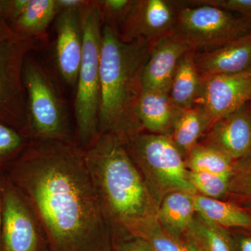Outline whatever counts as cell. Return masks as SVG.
Wrapping results in <instances>:
<instances>
[{
  "instance_id": "d6a6232c",
  "label": "cell",
  "mask_w": 251,
  "mask_h": 251,
  "mask_svg": "<svg viewBox=\"0 0 251 251\" xmlns=\"http://www.w3.org/2000/svg\"><path fill=\"white\" fill-rule=\"evenodd\" d=\"M1 202H0V251L1 250V223H2V208H1Z\"/></svg>"
},
{
  "instance_id": "cb8c5ba5",
  "label": "cell",
  "mask_w": 251,
  "mask_h": 251,
  "mask_svg": "<svg viewBox=\"0 0 251 251\" xmlns=\"http://www.w3.org/2000/svg\"><path fill=\"white\" fill-rule=\"evenodd\" d=\"M189 171L231 176L237 162L219 150L198 143L185 158Z\"/></svg>"
},
{
  "instance_id": "f1b7e54d",
  "label": "cell",
  "mask_w": 251,
  "mask_h": 251,
  "mask_svg": "<svg viewBox=\"0 0 251 251\" xmlns=\"http://www.w3.org/2000/svg\"><path fill=\"white\" fill-rule=\"evenodd\" d=\"M115 251H153L139 238L130 235L122 229H114Z\"/></svg>"
},
{
  "instance_id": "30bf717a",
  "label": "cell",
  "mask_w": 251,
  "mask_h": 251,
  "mask_svg": "<svg viewBox=\"0 0 251 251\" xmlns=\"http://www.w3.org/2000/svg\"><path fill=\"white\" fill-rule=\"evenodd\" d=\"M179 9V1L133 0L117 32L125 42L141 41L151 47L174 34Z\"/></svg>"
},
{
  "instance_id": "5b68a950",
  "label": "cell",
  "mask_w": 251,
  "mask_h": 251,
  "mask_svg": "<svg viewBox=\"0 0 251 251\" xmlns=\"http://www.w3.org/2000/svg\"><path fill=\"white\" fill-rule=\"evenodd\" d=\"M125 145L156 201L174 191L198 194L190 181L184 157L171 137L143 131Z\"/></svg>"
},
{
  "instance_id": "5bb4252c",
  "label": "cell",
  "mask_w": 251,
  "mask_h": 251,
  "mask_svg": "<svg viewBox=\"0 0 251 251\" xmlns=\"http://www.w3.org/2000/svg\"><path fill=\"white\" fill-rule=\"evenodd\" d=\"M191 50L193 49L187 43L175 34L151 46L148 61L144 67L143 90L169 94L172 80L180 59Z\"/></svg>"
},
{
  "instance_id": "4fadbf2b",
  "label": "cell",
  "mask_w": 251,
  "mask_h": 251,
  "mask_svg": "<svg viewBox=\"0 0 251 251\" xmlns=\"http://www.w3.org/2000/svg\"><path fill=\"white\" fill-rule=\"evenodd\" d=\"M54 60L63 81L76 86L83 46L80 9L64 10L56 17Z\"/></svg>"
},
{
  "instance_id": "44dd1931",
  "label": "cell",
  "mask_w": 251,
  "mask_h": 251,
  "mask_svg": "<svg viewBox=\"0 0 251 251\" xmlns=\"http://www.w3.org/2000/svg\"><path fill=\"white\" fill-rule=\"evenodd\" d=\"M58 13L56 0H29L13 30L21 37L38 41L44 38Z\"/></svg>"
},
{
  "instance_id": "6da1fadb",
  "label": "cell",
  "mask_w": 251,
  "mask_h": 251,
  "mask_svg": "<svg viewBox=\"0 0 251 251\" xmlns=\"http://www.w3.org/2000/svg\"><path fill=\"white\" fill-rule=\"evenodd\" d=\"M17 179L49 251H115L113 228L75 143L34 139Z\"/></svg>"
},
{
  "instance_id": "e575fe53",
  "label": "cell",
  "mask_w": 251,
  "mask_h": 251,
  "mask_svg": "<svg viewBox=\"0 0 251 251\" xmlns=\"http://www.w3.org/2000/svg\"></svg>"
},
{
  "instance_id": "52a82bcc",
  "label": "cell",
  "mask_w": 251,
  "mask_h": 251,
  "mask_svg": "<svg viewBox=\"0 0 251 251\" xmlns=\"http://www.w3.org/2000/svg\"><path fill=\"white\" fill-rule=\"evenodd\" d=\"M182 2L174 34L195 51L215 49L251 33V23L239 15L198 0Z\"/></svg>"
},
{
  "instance_id": "7402d4cb",
  "label": "cell",
  "mask_w": 251,
  "mask_h": 251,
  "mask_svg": "<svg viewBox=\"0 0 251 251\" xmlns=\"http://www.w3.org/2000/svg\"><path fill=\"white\" fill-rule=\"evenodd\" d=\"M183 239L192 251H235L229 230L197 214Z\"/></svg>"
},
{
  "instance_id": "7a4b0ae2",
  "label": "cell",
  "mask_w": 251,
  "mask_h": 251,
  "mask_svg": "<svg viewBox=\"0 0 251 251\" xmlns=\"http://www.w3.org/2000/svg\"><path fill=\"white\" fill-rule=\"evenodd\" d=\"M150 46L125 42L116 28L103 24L100 58L99 132L112 133L126 142L144 131L137 117L143 93L144 67Z\"/></svg>"
},
{
  "instance_id": "836d02e7",
  "label": "cell",
  "mask_w": 251,
  "mask_h": 251,
  "mask_svg": "<svg viewBox=\"0 0 251 251\" xmlns=\"http://www.w3.org/2000/svg\"><path fill=\"white\" fill-rule=\"evenodd\" d=\"M241 204H242L241 206H242L244 209H247L251 214V201H247V202H243Z\"/></svg>"
},
{
  "instance_id": "ba28073f",
  "label": "cell",
  "mask_w": 251,
  "mask_h": 251,
  "mask_svg": "<svg viewBox=\"0 0 251 251\" xmlns=\"http://www.w3.org/2000/svg\"><path fill=\"white\" fill-rule=\"evenodd\" d=\"M35 43L15 33L0 11V119L5 121L27 126L23 69Z\"/></svg>"
},
{
  "instance_id": "9a60e30c",
  "label": "cell",
  "mask_w": 251,
  "mask_h": 251,
  "mask_svg": "<svg viewBox=\"0 0 251 251\" xmlns=\"http://www.w3.org/2000/svg\"><path fill=\"white\" fill-rule=\"evenodd\" d=\"M195 64L202 79L251 71V33L215 49L195 51Z\"/></svg>"
},
{
  "instance_id": "d6986e66",
  "label": "cell",
  "mask_w": 251,
  "mask_h": 251,
  "mask_svg": "<svg viewBox=\"0 0 251 251\" xmlns=\"http://www.w3.org/2000/svg\"><path fill=\"white\" fill-rule=\"evenodd\" d=\"M194 54L191 50L182 56L172 80L170 97L180 110L195 105L201 88L202 78L195 64Z\"/></svg>"
},
{
  "instance_id": "603a6c76",
  "label": "cell",
  "mask_w": 251,
  "mask_h": 251,
  "mask_svg": "<svg viewBox=\"0 0 251 251\" xmlns=\"http://www.w3.org/2000/svg\"><path fill=\"white\" fill-rule=\"evenodd\" d=\"M122 230L139 238L153 251H192L184 239L175 237L165 230L156 216L136 221Z\"/></svg>"
},
{
  "instance_id": "277c9868",
  "label": "cell",
  "mask_w": 251,
  "mask_h": 251,
  "mask_svg": "<svg viewBox=\"0 0 251 251\" xmlns=\"http://www.w3.org/2000/svg\"><path fill=\"white\" fill-rule=\"evenodd\" d=\"M80 15L83 46L74 103L75 143L85 150L99 135L100 58L103 23L97 1H88L81 8Z\"/></svg>"
},
{
  "instance_id": "3957f363",
  "label": "cell",
  "mask_w": 251,
  "mask_h": 251,
  "mask_svg": "<svg viewBox=\"0 0 251 251\" xmlns=\"http://www.w3.org/2000/svg\"><path fill=\"white\" fill-rule=\"evenodd\" d=\"M99 201L112 228L156 216L159 203L149 188L125 143L112 133L99 134L84 150Z\"/></svg>"
},
{
  "instance_id": "2e32d148",
  "label": "cell",
  "mask_w": 251,
  "mask_h": 251,
  "mask_svg": "<svg viewBox=\"0 0 251 251\" xmlns=\"http://www.w3.org/2000/svg\"><path fill=\"white\" fill-rule=\"evenodd\" d=\"M180 111L173 103L169 94L143 90L137 107V117L143 130L171 137L173 125Z\"/></svg>"
},
{
  "instance_id": "1f68e13d",
  "label": "cell",
  "mask_w": 251,
  "mask_h": 251,
  "mask_svg": "<svg viewBox=\"0 0 251 251\" xmlns=\"http://www.w3.org/2000/svg\"><path fill=\"white\" fill-rule=\"evenodd\" d=\"M87 2V0H56L59 12L64 10L80 9Z\"/></svg>"
},
{
  "instance_id": "4dcf8cb0",
  "label": "cell",
  "mask_w": 251,
  "mask_h": 251,
  "mask_svg": "<svg viewBox=\"0 0 251 251\" xmlns=\"http://www.w3.org/2000/svg\"><path fill=\"white\" fill-rule=\"evenodd\" d=\"M235 251H251V232L229 230Z\"/></svg>"
},
{
  "instance_id": "f546056e",
  "label": "cell",
  "mask_w": 251,
  "mask_h": 251,
  "mask_svg": "<svg viewBox=\"0 0 251 251\" xmlns=\"http://www.w3.org/2000/svg\"><path fill=\"white\" fill-rule=\"evenodd\" d=\"M23 143L22 136L17 131L0 123V156L16 151Z\"/></svg>"
},
{
  "instance_id": "d4e9b609",
  "label": "cell",
  "mask_w": 251,
  "mask_h": 251,
  "mask_svg": "<svg viewBox=\"0 0 251 251\" xmlns=\"http://www.w3.org/2000/svg\"><path fill=\"white\" fill-rule=\"evenodd\" d=\"M188 176L198 194L218 200L228 195L231 176L193 171Z\"/></svg>"
},
{
  "instance_id": "8fae6325",
  "label": "cell",
  "mask_w": 251,
  "mask_h": 251,
  "mask_svg": "<svg viewBox=\"0 0 251 251\" xmlns=\"http://www.w3.org/2000/svg\"><path fill=\"white\" fill-rule=\"evenodd\" d=\"M251 100V71L202 79L195 105L204 112L211 125Z\"/></svg>"
},
{
  "instance_id": "8992f818",
  "label": "cell",
  "mask_w": 251,
  "mask_h": 251,
  "mask_svg": "<svg viewBox=\"0 0 251 251\" xmlns=\"http://www.w3.org/2000/svg\"><path fill=\"white\" fill-rule=\"evenodd\" d=\"M27 125L34 139L75 143L67 105L49 72L35 57H25Z\"/></svg>"
},
{
  "instance_id": "83f0119b",
  "label": "cell",
  "mask_w": 251,
  "mask_h": 251,
  "mask_svg": "<svg viewBox=\"0 0 251 251\" xmlns=\"http://www.w3.org/2000/svg\"><path fill=\"white\" fill-rule=\"evenodd\" d=\"M198 1L230 11L251 23V0H198Z\"/></svg>"
},
{
  "instance_id": "e0dca14e",
  "label": "cell",
  "mask_w": 251,
  "mask_h": 251,
  "mask_svg": "<svg viewBox=\"0 0 251 251\" xmlns=\"http://www.w3.org/2000/svg\"><path fill=\"white\" fill-rule=\"evenodd\" d=\"M193 195L182 191L168 193L158 204L156 219L171 235L183 239L196 216Z\"/></svg>"
},
{
  "instance_id": "484cf974",
  "label": "cell",
  "mask_w": 251,
  "mask_h": 251,
  "mask_svg": "<svg viewBox=\"0 0 251 251\" xmlns=\"http://www.w3.org/2000/svg\"><path fill=\"white\" fill-rule=\"evenodd\" d=\"M228 195L239 204L251 200V157L237 162L229 181Z\"/></svg>"
},
{
  "instance_id": "4316f807",
  "label": "cell",
  "mask_w": 251,
  "mask_h": 251,
  "mask_svg": "<svg viewBox=\"0 0 251 251\" xmlns=\"http://www.w3.org/2000/svg\"><path fill=\"white\" fill-rule=\"evenodd\" d=\"M103 24L118 29L129 12L133 0H99Z\"/></svg>"
},
{
  "instance_id": "7c38bea8",
  "label": "cell",
  "mask_w": 251,
  "mask_h": 251,
  "mask_svg": "<svg viewBox=\"0 0 251 251\" xmlns=\"http://www.w3.org/2000/svg\"><path fill=\"white\" fill-rule=\"evenodd\" d=\"M200 143L235 162L251 157V100L213 123Z\"/></svg>"
},
{
  "instance_id": "9c48e42d",
  "label": "cell",
  "mask_w": 251,
  "mask_h": 251,
  "mask_svg": "<svg viewBox=\"0 0 251 251\" xmlns=\"http://www.w3.org/2000/svg\"><path fill=\"white\" fill-rule=\"evenodd\" d=\"M1 208L2 251H49L44 229L22 194L8 187Z\"/></svg>"
},
{
  "instance_id": "ac0fdd59",
  "label": "cell",
  "mask_w": 251,
  "mask_h": 251,
  "mask_svg": "<svg viewBox=\"0 0 251 251\" xmlns=\"http://www.w3.org/2000/svg\"><path fill=\"white\" fill-rule=\"evenodd\" d=\"M196 214L227 230L251 232V214L240 204L221 200L193 196Z\"/></svg>"
},
{
  "instance_id": "ffe728a7",
  "label": "cell",
  "mask_w": 251,
  "mask_h": 251,
  "mask_svg": "<svg viewBox=\"0 0 251 251\" xmlns=\"http://www.w3.org/2000/svg\"><path fill=\"white\" fill-rule=\"evenodd\" d=\"M210 126L206 114L198 105L180 111L173 125L171 138L184 159L200 143Z\"/></svg>"
}]
</instances>
